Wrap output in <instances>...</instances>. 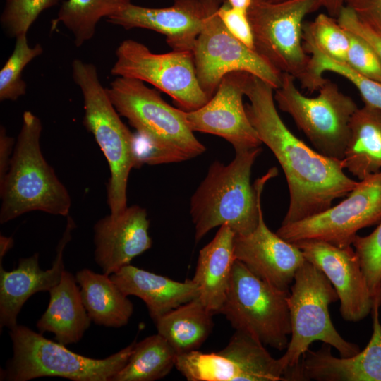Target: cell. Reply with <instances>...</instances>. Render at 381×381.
I'll list each match as a JSON object with an SVG mask.
<instances>
[{"mask_svg": "<svg viewBox=\"0 0 381 381\" xmlns=\"http://www.w3.org/2000/svg\"><path fill=\"white\" fill-rule=\"evenodd\" d=\"M381 221V171L360 180L342 202L301 220L282 224L277 234L294 243L317 239L352 246L358 230Z\"/></svg>", "mask_w": 381, "mask_h": 381, "instance_id": "12", "label": "cell"}, {"mask_svg": "<svg viewBox=\"0 0 381 381\" xmlns=\"http://www.w3.org/2000/svg\"><path fill=\"white\" fill-rule=\"evenodd\" d=\"M59 0H6L0 22L6 35L15 39L27 32L40 13Z\"/></svg>", "mask_w": 381, "mask_h": 381, "instance_id": "33", "label": "cell"}, {"mask_svg": "<svg viewBox=\"0 0 381 381\" xmlns=\"http://www.w3.org/2000/svg\"><path fill=\"white\" fill-rule=\"evenodd\" d=\"M193 54L199 84L210 99L222 78L232 72L248 73L274 90L282 83V73L234 37L218 17L217 11L208 17L195 40Z\"/></svg>", "mask_w": 381, "mask_h": 381, "instance_id": "14", "label": "cell"}, {"mask_svg": "<svg viewBox=\"0 0 381 381\" xmlns=\"http://www.w3.org/2000/svg\"><path fill=\"white\" fill-rule=\"evenodd\" d=\"M303 38L311 41L329 58L346 63L349 48L347 32L329 15L320 13L313 21L304 23Z\"/></svg>", "mask_w": 381, "mask_h": 381, "instance_id": "32", "label": "cell"}, {"mask_svg": "<svg viewBox=\"0 0 381 381\" xmlns=\"http://www.w3.org/2000/svg\"><path fill=\"white\" fill-rule=\"evenodd\" d=\"M229 5L235 8L247 11L252 4V0H226Z\"/></svg>", "mask_w": 381, "mask_h": 381, "instance_id": "42", "label": "cell"}, {"mask_svg": "<svg viewBox=\"0 0 381 381\" xmlns=\"http://www.w3.org/2000/svg\"><path fill=\"white\" fill-rule=\"evenodd\" d=\"M274 88L250 75L245 95L247 116L262 143L273 152L284 173L290 195L282 224L320 213L357 185L345 174L342 160L313 150L284 124L275 106Z\"/></svg>", "mask_w": 381, "mask_h": 381, "instance_id": "1", "label": "cell"}, {"mask_svg": "<svg viewBox=\"0 0 381 381\" xmlns=\"http://www.w3.org/2000/svg\"><path fill=\"white\" fill-rule=\"evenodd\" d=\"M352 246L371 294L374 298L381 297V221L369 235H356Z\"/></svg>", "mask_w": 381, "mask_h": 381, "instance_id": "34", "label": "cell"}, {"mask_svg": "<svg viewBox=\"0 0 381 381\" xmlns=\"http://www.w3.org/2000/svg\"><path fill=\"white\" fill-rule=\"evenodd\" d=\"M222 0H174L166 8H148L131 2L107 21L126 30L143 28L159 32L175 51H190L208 17Z\"/></svg>", "mask_w": 381, "mask_h": 381, "instance_id": "17", "label": "cell"}, {"mask_svg": "<svg viewBox=\"0 0 381 381\" xmlns=\"http://www.w3.org/2000/svg\"><path fill=\"white\" fill-rule=\"evenodd\" d=\"M294 243L307 261L325 274L335 289L344 320L356 322L371 313L375 300L381 297L374 298L371 294L352 246L341 248L317 239Z\"/></svg>", "mask_w": 381, "mask_h": 381, "instance_id": "16", "label": "cell"}, {"mask_svg": "<svg viewBox=\"0 0 381 381\" xmlns=\"http://www.w3.org/2000/svg\"><path fill=\"white\" fill-rule=\"evenodd\" d=\"M115 55L112 75L152 85L181 110H196L210 99L199 84L190 51L155 54L143 43L128 39L120 43Z\"/></svg>", "mask_w": 381, "mask_h": 381, "instance_id": "11", "label": "cell"}, {"mask_svg": "<svg viewBox=\"0 0 381 381\" xmlns=\"http://www.w3.org/2000/svg\"><path fill=\"white\" fill-rule=\"evenodd\" d=\"M303 45L306 52L310 54V73L317 91L326 80L323 73L333 72L354 85L365 105L381 109V83L361 75L345 63L329 58L308 39L303 38Z\"/></svg>", "mask_w": 381, "mask_h": 381, "instance_id": "30", "label": "cell"}, {"mask_svg": "<svg viewBox=\"0 0 381 381\" xmlns=\"http://www.w3.org/2000/svg\"><path fill=\"white\" fill-rule=\"evenodd\" d=\"M235 235L228 225H222L213 239L199 252L192 279L198 288V298L213 315L219 313L228 290L236 260Z\"/></svg>", "mask_w": 381, "mask_h": 381, "instance_id": "23", "label": "cell"}, {"mask_svg": "<svg viewBox=\"0 0 381 381\" xmlns=\"http://www.w3.org/2000/svg\"><path fill=\"white\" fill-rule=\"evenodd\" d=\"M175 368L188 381H286L285 369L262 343L238 330L217 352L177 356Z\"/></svg>", "mask_w": 381, "mask_h": 381, "instance_id": "13", "label": "cell"}, {"mask_svg": "<svg viewBox=\"0 0 381 381\" xmlns=\"http://www.w3.org/2000/svg\"><path fill=\"white\" fill-rule=\"evenodd\" d=\"M177 353L159 334L135 343L126 365L111 381H154L167 375L175 367Z\"/></svg>", "mask_w": 381, "mask_h": 381, "instance_id": "28", "label": "cell"}, {"mask_svg": "<svg viewBox=\"0 0 381 381\" xmlns=\"http://www.w3.org/2000/svg\"><path fill=\"white\" fill-rule=\"evenodd\" d=\"M342 162L359 180L381 171V109L364 105L355 111Z\"/></svg>", "mask_w": 381, "mask_h": 381, "instance_id": "26", "label": "cell"}, {"mask_svg": "<svg viewBox=\"0 0 381 381\" xmlns=\"http://www.w3.org/2000/svg\"><path fill=\"white\" fill-rule=\"evenodd\" d=\"M77 284L75 276L64 270L60 282L49 291L48 307L36 324L40 333L51 332L65 346L78 342L92 322Z\"/></svg>", "mask_w": 381, "mask_h": 381, "instance_id": "24", "label": "cell"}, {"mask_svg": "<svg viewBox=\"0 0 381 381\" xmlns=\"http://www.w3.org/2000/svg\"><path fill=\"white\" fill-rule=\"evenodd\" d=\"M222 1H224L225 0H222Z\"/></svg>", "mask_w": 381, "mask_h": 381, "instance_id": "44", "label": "cell"}, {"mask_svg": "<svg viewBox=\"0 0 381 381\" xmlns=\"http://www.w3.org/2000/svg\"><path fill=\"white\" fill-rule=\"evenodd\" d=\"M15 146V140L6 134L4 127L0 128V181L6 174Z\"/></svg>", "mask_w": 381, "mask_h": 381, "instance_id": "39", "label": "cell"}, {"mask_svg": "<svg viewBox=\"0 0 381 381\" xmlns=\"http://www.w3.org/2000/svg\"><path fill=\"white\" fill-rule=\"evenodd\" d=\"M346 30L349 48L345 64L361 75L381 83V60L375 49L361 36Z\"/></svg>", "mask_w": 381, "mask_h": 381, "instance_id": "35", "label": "cell"}, {"mask_svg": "<svg viewBox=\"0 0 381 381\" xmlns=\"http://www.w3.org/2000/svg\"><path fill=\"white\" fill-rule=\"evenodd\" d=\"M107 89L117 112L147 145L155 164L183 162L205 151L187 124L183 110L169 105L156 90L123 77H116Z\"/></svg>", "mask_w": 381, "mask_h": 381, "instance_id": "4", "label": "cell"}, {"mask_svg": "<svg viewBox=\"0 0 381 381\" xmlns=\"http://www.w3.org/2000/svg\"><path fill=\"white\" fill-rule=\"evenodd\" d=\"M261 151L260 147L237 150L229 164L215 161L210 164L190 198V213L196 242L212 229L224 224L237 235L255 230L264 186L278 174L277 169L272 167L251 185L252 167Z\"/></svg>", "mask_w": 381, "mask_h": 381, "instance_id": "2", "label": "cell"}, {"mask_svg": "<svg viewBox=\"0 0 381 381\" xmlns=\"http://www.w3.org/2000/svg\"><path fill=\"white\" fill-rule=\"evenodd\" d=\"M213 315L197 298L154 322L157 333L169 342L179 356L200 349L212 331Z\"/></svg>", "mask_w": 381, "mask_h": 381, "instance_id": "27", "label": "cell"}, {"mask_svg": "<svg viewBox=\"0 0 381 381\" xmlns=\"http://www.w3.org/2000/svg\"><path fill=\"white\" fill-rule=\"evenodd\" d=\"M43 53L40 44H28L27 35L16 38L13 50L0 71V100L16 101L26 93L27 84L22 72L35 58Z\"/></svg>", "mask_w": 381, "mask_h": 381, "instance_id": "31", "label": "cell"}, {"mask_svg": "<svg viewBox=\"0 0 381 381\" xmlns=\"http://www.w3.org/2000/svg\"><path fill=\"white\" fill-rule=\"evenodd\" d=\"M234 254L255 276L284 291L290 290L297 270L306 261L295 243L267 227L262 207L255 230L246 235H235Z\"/></svg>", "mask_w": 381, "mask_h": 381, "instance_id": "18", "label": "cell"}, {"mask_svg": "<svg viewBox=\"0 0 381 381\" xmlns=\"http://www.w3.org/2000/svg\"><path fill=\"white\" fill-rule=\"evenodd\" d=\"M72 75L83 97V124L102 151L109 167L107 203L110 214L117 216L127 206V184L135 168L133 135L120 119L95 66L80 59L72 63Z\"/></svg>", "mask_w": 381, "mask_h": 381, "instance_id": "5", "label": "cell"}, {"mask_svg": "<svg viewBox=\"0 0 381 381\" xmlns=\"http://www.w3.org/2000/svg\"><path fill=\"white\" fill-rule=\"evenodd\" d=\"M130 0H66L60 6L52 28L63 24L71 32L77 47L91 40L97 23L123 10Z\"/></svg>", "mask_w": 381, "mask_h": 381, "instance_id": "29", "label": "cell"}, {"mask_svg": "<svg viewBox=\"0 0 381 381\" xmlns=\"http://www.w3.org/2000/svg\"><path fill=\"white\" fill-rule=\"evenodd\" d=\"M337 21L345 30H349L366 40L375 49L381 60V35L360 21L356 15L346 6L340 11Z\"/></svg>", "mask_w": 381, "mask_h": 381, "instance_id": "37", "label": "cell"}, {"mask_svg": "<svg viewBox=\"0 0 381 381\" xmlns=\"http://www.w3.org/2000/svg\"><path fill=\"white\" fill-rule=\"evenodd\" d=\"M358 19L381 35V0H345Z\"/></svg>", "mask_w": 381, "mask_h": 381, "instance_id": "38", "label": "cell"}, {"mask_svg": "<svg viewBox=\"0 0 381 381\" xmlns=\"http://www.w3.org/2000/svg\"><path fill=\"white\" fill-rule=\"evenodd\" d=\"M320 7L322 0H288L252 1L247 10L255 51L310 92L316 89L310 73V56L303 45V20Z\"/></svg>", "mask_w": 381, "mask_h": 381, "instance_id": "8", "label": "cell"}, {"mask_svg": "<svg viewBox=\"0 0 381 381\" xmlns=\"http://www.w3.org/2000/svg\"><path fill=\"white\" fill-rule=\"evenodd\" d=\"M288 0H252V1L281 2Z\"/></svg>", "mask_w": 381, "mask_h": 381, "instance_id": "43", "label": "cell"}, {"mask_svg": "<svg viewBox=\"0 0 381 381\" xmlns=\"http://www.w3.org/2000/svg\"><path fill=\"white\" fill-rule=\"evenodd\" d=\"M250 75L243 71L226 74L205 105L194 111H183L189 128L193 132L223 138L235 151L260 147L262 142L243 103Z\"/></svg>", "mask_w": 381, "mask_h": 381, "instance_id": "15", "label": "cell"}, {"mask_svg": "<svg viewBox=\"0 0 381 381\" xmlns=\"http://www.w3.org/2000/svg\"><path fill=\"white\" fill-rule=\"evenodd\" d=\"M289 291L291 338L280 358L286 380H290L291 373L315 341L334 347L341 357H349L361 351L357 344L345 340L332 324L329 306L339 300V296L320 270L306 260L297 270Z\"/></svg>", "mask_w": 381, "mask_h": 381, "instance_id": "7", "label": "cell"}, {"mask_svg": "<svg viewBox=\"0 0 381 381\" xmlns=\"http://www.w3.org/2000/svg\"><path fill=\"white\" fill-rule=\"evenodd\" d=\"M75 224L68 217L66 229L59 241L56 255L50 269L43 270L39 265V254L20 258L18 267L6 271L0 264V327L12 329L23 304L39 291H49L56 286L64 270L63 254L71 238Z\"/></svg>", "mask_w": 381, "mask_h": 381, "instance_id": "21", "label": "cell"}, {"mask_svg": "<svg viewBox=\"0 0 381 381\" xmlns=\"http://www.w3.org/2000/svg\"><path fill=\"white\" fill-rule=\"evenodd\" d=\"M42 131L40 119L24 111L8 170L0 181L1 224L32 211L64 217L69 213L71 195L42 153Z\"/></svg>", "mask_w": 381, "mask_h": 381, "instance_id": "3", "label": "cell"}, {"mask_svg": "<svg viewBox=\"0 0 381 381\" xmlns=\"http://www.w3.org/2000/svg\"><path fill=\"white\" fill-rule=\"evenodd\" d=\"M217 16L234 37L248 47L255 49L254 37L247 11L233 8L225 0L219 7Z\"/></svg>", "mask_w": 381, "mask_h": 381, "instance_id": "36", "label": "cell"}, {"mask_svg": "<svg viewBox=\"0 0 381 381\" xmlns=\"http://www.w3.org/2000/svg\"><path fill=\"white\" fill-rule=\"evenodd\" d=\"M109 276L126 295L145 302L153 321L199 296L192 279L178 282L131 265Z\"/></svg>", "mask_w": 381, "mask_h": 381, "instance_id": "22", "label": "cell"}, {"mask_svg": "<svg viewBox=\"0 0 381 381\" xmlns=\"http://www.w3.org/2000/svg\"><path fill=\"white\" fill-rule=\"evenodd\" d=\"M75 277L85 308L94 323L113 328L128 324L133 304L109 275L83 269Z\"/></svg>", "mask_w": 381, "mask_h": 381, "instance_id": "25", "label": "cell"}, {"mask_svg": "<svg viewBox=\"0 0 381 381\" xmlns=\"http://www.w3.org/2000/svg\"><path fill=\"white\" fill-rule=\"evenodd\" d=\"M13 244V238L1 235L0 236V262L6 253L12 248Z\"/></svg>", "mask_w": 381, "mask_h": 381, "instance_id": "41", "label": "cell"}, {"mask_svg": "<svg viewBox=\"0 0 381 381\" xmlns=\"http://www.w3.org/2000/svg\"><path fill=\"white\" fill-rule=\"evenodd\" d=\"M295 80L282 73L281 85L274 95L279 108L292 117L316 151L342 160L350 136V121L358 108L356 102L329 79L315 97L303 95Z\"/></svg>", "mask_w": 381, "mask_h": 381, "instance_id": "9", "label": "cell"}, {"mask_svg": "<svg viewBox=\"0 0 381 381\" xmlns=\"http://www.w3.org/2000/svg\"><path fill=\"white\" fill-rule=\"evenodd\" d=\"M376 298L372 308L373 333L365 348L349 357H335L331 346L322 343L317 351L308 349L293 374L294 380L381 381V323Z\"/></svg>", "mask_w": 381, "mask_h": 381, "instance_id": "19", "label": "cell"}, {"mask_svg": "<svg viewBox=\"0 0 381 381\" xmlns=\"http://www.w3.org/2000/svg\"><path fill=\"white\" fill-rule=\"evenodd\" d=\"M149 226L146 210L138 205L127 207L117 216L109 214L95 223L94 255L103 273L113 274L151 248Z\"/></svg>", "mask_w": 381, "mask_h": 381, "instance_id": "20", "label": "cell"}, {"mask_svg": "<svg viewBox=\"0 0 381 381\" xmlns=\"http://www.w3.org/2000/svg\"><path fill=\"white\" fill-rule=\"evenodd\" d=\"M344 4L345 0H322V7H324L328 15L333 18H337Z\"/></svg>", "mask_w": 381, "mask_h": 381, "instance_id": "40", "label": "cell"}, {"mask_svg": "<svg viewBox=\"0 0 381 381\" xmlns=\"http://www.w3.org/2000/svg\"><path fill=\"white\" fill-rule=\"evenodd\" d=\"M9 335L13 353L1 370V380L60 377L74 381H111L126 365L136 343L135 340L114 354L95 359L72 352L23 325L11 329Z\"/></svg>", "mask_w": 381, "mask_h": 381, "instance_id": "6", "label": "cell"}, {"mask_svg": "<svg viewBox=\"0 0 381 381\" xmlns=\"http://www.w3.org/2000/svg\"><path fill=\"white\" fill-rule=\"evenodd\" d=\"M289 293L260 279L235 260L219 313L236 330L282 351L287 348L291 335Z\"/></svg>", "mask_w": 381, "mask_h": 381, "instance_id": "10", "label": "cell"}]
</instances>
